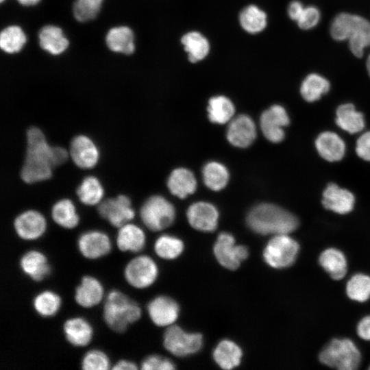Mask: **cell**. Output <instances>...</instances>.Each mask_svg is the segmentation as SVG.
<instances>
[{
	"label": "cell",
	"instance_id": "6da1fadb",
	"mask_svg": "<svg viewBox=\"0 0 370 370\" xmlns=\"http://www.w3.org/2000/svg\"><path fill=\"white\" fill-rule=\"evenodd\" d=\"M68 151L62 147L49 145L42 132L31 127L27 132V149L21 171V179L31 184L49 180L54 167L64 163Z\"/></svg>",
	"mask_w": 370,
	"mask_h": 370
},
{
	"label": "cell",
	"instance_id": "7a4b0ae2",
	"mask_svg": "<svg viewBox=\"0 0 370 370\" xmlns=\"http://www.w3.org/2000/svg\"><path fill=\"white\" fill-rule=\"evenodd\" d=\"M247 223L254 232L262 234H289L299 225L291 212L272 204L264 203L254 207L248 213Z\"/></svg>",
	"mask_w": 370,
	"mask_h": 370
},
{
	"label": "cell",
	"instance_id": "3957f363",
	"mask_svg": "<svg viewBox=\"0 0 370 370\" xmlns=\"http://www.w3.org/2000/svg\"><path fill=\"white\" fill-rule=\"evenodd\" d=\"M330 34L336 40H348L352 53L360 58L370 46V21L360 15L340 13L331 23Z\"/></svg>",
	"mask_w": 370,
	"mask_h": 370
},
{
	"label": "cell",
	"instance_id": "277c9868",
	"mask_svg": "<svg viewBox=\"0 0 370 370\" xmlns=\"http://www.w3.org/2000/svg\"><path fill=\"white\" fill-rule=\"evenodd\" d=\"M140 317L141 309L136 301L117 290L108 293L103 305V317L112 330L122 333Z\"/></svg>",
	"mask_w": 370,
	"mask_h": 370
},
{
	"label": "cell",
	"instance_id": "5b68a950",
	"mask_svg": "<svg viewBox=\"0 0 370 370\" xmlns=\"http://www.w3.org/2000/svg\"><path fill=\"white\" fill-rule=\"evenodd\" d=\"M361 356L349 339H333L319 354V360L325 365L340 370H354L358 367Z\"/></svg>",
	"mask_w": 370,
	"mask_h": 370
},
{
	"label": "cell",
	"instance_id": "8992f818",
	"mask_svg": "<svg viewBox=\"0 0 370 370\" xmlns=\"http://www.w3.org/2000/svg\"><path fill=\"white\" fill-rule=\"evenodd\" d=\"M140 214L147 227L152 231H160L173 223L175 210L173 205L164 197L154 195L145 201Z\"/></svg>",
	"mask_w": 370,
	"mask_h": 370
},
{
	"label": "cell",
	"instance_id": "52a82bcc",
	"mask_svg": "<svg viewBox=\"0 0 370 370\" xmlns=\"http://www.w3.org/2000/svg\"><path fill=\"white\" fill-rule=\"evenodd\" d=\"M299 249L298 243L288 234H277L268 242L263 257L271 267L283 269L293 264Z\"/></svg>",
	"mask_w": 370,
	"mask_h": 370
},
{
	"label": "cell",
	"instance_id": "ba28073f",
	"mask_svg": "<svg viewBox=\"0 0 370 370\" xmlns=\"http://www.w3.org/2000/svg\"><path fill=\"white\" fill-rule=\"evenodd\" d=\"M203 336L199 333H188L177 325L166 329L164 334L165 348L175 356L184 357L199 351Z\"/></svg>",
	"mask_w": 370,
	"mask_h": 370
},
{
	"label": "cell",
	"instance_id": "9c48e42d",
	"mask_svg": "<svg viewBox=\"0 0 370 370\" xmlns=\"http://www.w3.org/2000/svg\"><path fill=\"white\" fill-rule=\"evenodd\" d=\"M123 273L130 285L136 288H145L155 282L158 269L150 257L141 255L132 259L125 267Z\"/></svg>",
	"mask_w": 370,
	"mask_h": 370
},
{
	"label": "cell",
	"instance_id": "30bf717a",
	"mask_svg": "<svg viewBox=\"0 0 370 370\" xmlns=\"http://www.w3.org/2000/svg\"><path fill=\"white\" fill-rule=\"evenodd\" d=\"M214 254L218 262L224 267L234 270L245 260L249 251L243 245H236L234 236L227 232L221 233L214 245Z\"/></svg>",
	"mask_w": 370,
	"mask_h": 370
},
{
	"label": "cell",
	"instance_id": "8fae6325",
	"mask_svg": "<svg viewBox=\"0 0 370 370\" xmlns=\"http://www.w3.org/2000/svg\"><path fill=\"white\" fill-rule=\"evenodd\" d=\"M97 210L103 219L116 227H120L128 223L135 216L130 199L123 195L101 201L98 205Z\"/></svg>",
	"mask_w": 370,
	"mask_h": 370
},
{
	"label": "cell",
	"instance_id": "7c38bea8",
	"mask_svg": "<svg viewBox=\"0 0 370 370\" xmlns=\"http://www.w3.org/2000/svg\"><path fill=\"white\" fill-rule=\"evenodd\" d=\"M290 120L285 108L280 105H273L264 110L260 118V126L265 138L273 143L281 142L284 138V127Z\"/></svg>",
	"mask_w": 370,
	"mask_h": 370
},
{
	"label": "cell",
	"instance_id": "4fadbf2b",
	"mask_svg": "<svg viewBox=\"0 0 370 370\" xmlns=\"http://www.w3.org/2000/svg\"><path fill=\"white\" fill-rule=\"evenodd\" d=\"M77 247L84 258L95 260L109 254L111 243L106 233L99 230H90L79 236Z\"/></svg>",
	"mask_w": 370,
	"mask_h": 370
},
{
	"label": "cell",
	"instance_id": "5bb4252c",
	"mask_svg": "<svg viewBox=\"0 0 370 370\" xmlns=\"http://www.w3.org/2000/svg\"><path fill=\"white\" fill-rule=\"evenodd\" d=\"M46 227L44 216L36 210H26L18 214L14 221L16 234L25 241L38 239L45 233Z\"/></svg>",
	"mask_w": 370,
	"mask_h": 370
},
{
	"label": "cell",
	"instance_id": "9a60e30c",
	"mask_svg": "<svg viewBox=\"0 0 370 370\" xmlns=\"http://www.w3.org/2000/svg\"><path fill=\"white\" fill-rule=\"evenodd\" d=\"M186 215L190 225L197 230L212 232L217 227L219 212L210 203L198 201L191 204Z\"/></svg>",
	"mask_w": 370,
	"mask_h": 370
},
{
	"label": "cell",
	"instance_id": "2e32d148",
	"mask_svg": "<svg viewBox=\"0 0 370 370\" xmlns=\"http://www.w3.org/2000/svg\"><path fill=\"white\" fill-rule=\"evenodd\" d=\"M256 137V125L249 116L238 115L229 123L227 138L232 145L246 148L252 144Z\"/></svg>",
	"mask_w": 370,
	"mask_h": 370
},
{
	"label": "cell",
	"instance_id": "e0dca14e",
	"mask_svg": "<svg viewBox=\"0 0 370 370\" xmlns=\"http://www.w3.org/2000/svg\"><path fill=\"white\" fill-rule=\"evenodd\" d=\"M69 155L79 168L88 169L94 167L99 160V151L93 141L85 135L73 138Z\"/></svg>",
	"mask_w": 370,
	"mask_h": 370
},
{
	"label": "cell",
	"instance_id": "ac0fdd59",
	"mask_svg": "<svg viewBox=\"0 0 370 370\" xmlns=\"http://www.w3.org/2000/svg\"><path fill=\"white\" fill-rule=\"evenodd\" d=\"M151 320L158 326L172 324L179 315L180 308L177 302L166 296H158L147 305Z\"/></svg>",
	"mask_w": 370,
	"mask_h": 370
},
{
	"label": "cell",
	"instance_id": "d6986e66",
	"mask_svg": "<svg viewBox=\"0 0 370 370\" xmlns=\"http://www.w3.org/2000/svg\"><path fill=\"white\" fill-rule=\"evenodd\" d=\"M354 203V195L334 183L329 184L323 193V206L338 214H343L351 212Z\"/></svg>",
	"mask_w": 370,
	"mask_h": 370
},
{
	"label": "cell",
	"instance_id": "ffe728a7",
	"mask_svg": "<svg viewBox=\"0 0 370 370\" xmlns=\"http://www.w3.org/2000/svg\"><path fill=\"white\" fill-rule=\"evenodd\" d=\"M19 266L23 273L35 282H40L51 273V266L45 255L40 251L32 249L22 255Z\"/></svg>",
	"mask_w": 370,
	"mask_h": 370
},
{
	"label": "cell",
	"instance_id": "44dd1931",
	"mask_svg": "<svg viewBox=\"0 0 370 370\" xmlns=\"http://www.w3.org/2000/svg\"><path fill=\"white\" fill-rule=\"evenodd\" d=\"M103 296V288L95 277L85 275L75 288L74 299L83 308H91L97 305Z\"/></svg>",
	"mask_w": 370,
	"mask_h": 370
},
{
	"label": "cell",
	"instance_id": "7402d4cb",
	"mask_svg": "<svg viewBox=\"0 0 370 370\" xmlns=\"http://www.w3.org/2000/svg\"><path fill=\"white\" fill-rule=\"evenodd\" d=\"M315 147L319 154L329 162L341 160L345 153V144L343 139L337 134L330 131L323 132L318 136Z\"/></svg>",
	"mask_w": 370,
	"mask_h": 370
},
{
	"label": "cell",
	"instance_id": "603a6c76",
	"mask_svg": "<svg viewBox=\"0 0 370 370\" xmlns=\"http://www.w3.org/2000/svg\"><path fill=\"white\" fill-rule=\"evenodd\" d=\"M63 332L66 341L75 347L86 346L93 333L88 321L80 317L66 319L63 324Z\"/></svg>",
	"mask_w": 370,
	"mask_h": 370
},
{
	"label": "cell",
	"instance_id": "cb8c5ba5",
	"mask_svg": "<svg viewBox=\"0 0 370 370\" xmlns=\"http://www.w3.org/2000/svg\"><path fill=\"white\" fill-rule=\"evenodd\" d=\"M145 245V235L138 226L127 223L119 227L116 245L121 251L136 253L140 251Z\"/></svg>",
	"mask_w": 370,
	"mask_h": 370
},
{
	"label": "cell",
	"instance_id": "d4e9b609",
	"mask_svg": "<svg viewBox=\"0 0 370 370\" xmlns=\"http://www.w3.org/2000/svg\"><path fill=\"white\" fill-rule=\"evenodd\" d=\"M167 186L173 195L184 199L195 191L197 181L192 171L185 168H177L171 172Z\"/></svg>",
	"mask_w": 370,
	"mask_h": 370
},
{
	"label": "cell",
	"instance_id": "484cf974",
	"mask_svg": "<svg viewBox=\"0 0 370 370\" xmlns=\"http://www.w3.org/2000/svg\"><path fill=\"white\" fill-rule=\"evenodd\" d=\"M134 36L132 30L127 26L110 29L106 37L108 47L114 52L130 55L135 50Z\"/></svg>",
	"mask_w": 370,
	"mask_h": 370
},
{
	"label": "cell",
	"instance_id": "4316f807",
	"mask_svg": "<svg viewBox=\"0 0 370 370\" xmlns=\"http://www.w3.org/2000/svg\"><path fill=\"white\" fill-rule=\"evenodd\" d=\"M38 38L41 48L52 55L63 53L69 44L62 30L54 25L44 26L39 32Z\"/></svg>",
	"mask_w": 370,
	"mask_h": 370
},
{
	"label": "cell",
	"instance_id": "83f0119b",
	"mask_svg": "<svg viewBox=\"0 0 370 370\" xmlns=\"http://www.w3.org/2000/svg\"><path fill=\"white\" fill-rule=\"evenodd\" d=\"M181 42L185 51L188 53V58L191 63L204 60L209 53V41L199 32H187L182 37Z\"/></svg>",
	"mask_w": 370,
	"mask_h": 370
},
{
	"label": "cell",
	"instance_id": "f1b7e54d",
	"mask_svg": "<svg viewBox=\"0 0 370 370\" xmlns=\"http://www.w3.org/2000/svg\"><path fill=\"white\" fill-rule=\"evenodd\" d=\"M336 123L339 127L350 134H356L365 127L363 114L352 103L339 106L336 112Z\"/></svg>",
	"mask_w": 370,
	"mask_h": 370
},
{
	"label": "cell",
	"instance_id": "f546056e",
	"mask_svg": "<svg viewBox=\"0 0 370 370\" xmlns=\"http://www.w3.org/2000/svg\"><path fill=\"white\" fill-rule=\"evenodd\" d=\"M242 355L241 347L230 340L219 342L213 352L215 362L224 369H232L239 365Z\"/></svg>",
	"mask_w": 370,
	"mask_h": 370
},
{
	"label": "cell",
	"instance_id": "4dcf8cb0",
	"mask_svg": "<svg viewBox=\"0 0 370 370\" xmlns=\"http://www.w3.org/2000/svg\"><path fill=\"white\" fill-rule=\"evenodd\" d=\"M321 266L336 280L344 278L347 273V261L344 254L337 249L329 248L319 256Z\"/></svg>",
	"mask_w": 370,
	"mask_h": 370
},
{
	"label": "cell",
	"instance_id": "1f68e13d",
	"mask_svg": "<svg viewBox=\"0 0 370 370\" xmlns=\"http://www.w3.org/2000/svg\"><path fill=\"white\" fill-rule=\"evenodd\" d=\"M241 27L249 34L262 32L267 25V14L256 5H249L244 8L238 17Z\"/></svg>",
	"mask_w": 370,
	"mask_h": 370
},
{
	"label": "cell",
	"instance_id": "d6a6232c",
	"mask_svg": "<svg viewBox=\"0 0 370 370\" xmlns=\"http://www.w3.org/2000/svg\"><path fill=\"white\" fill-rule=\"evenodd\" d=\"M330 86V82L326 78L317 73H310L302 81L300 93L306 101L314 102L327 93Z\"/></svg>",
	"mask_w": 370,
	"mask_h": 370
},
{
	"label": "cell",
	"instance_id": "836d02e7",
	"mask_svg": "<svg viewBox=\"0 0 370 370\" xmlns=\"http://www.w3.org/2000/svg\"><path fill=\"white\" fill-rule=\"evenodd\" d=\"M51 217L56 223L66 229L74 228L79 221L73 203L68 199L55 203L51 208Z\"/></svg>",
	"mask_w": 370,
	"mask_h": 370
},
{
	"label": "cell",
	"instance_id": "e575fe53",
	"mask_svg": "<svg viewBox=\"0 0 370 370\" xmlns=\"http://www.w3.org/2000/svg\"><path fill=\"white\" fill-rule=\"evenodd\" d=\"M234 112L233 103L225 96H215L208 101V118L214 123L224 124L228 122L232 119Z\"/></svg>",
	"mask_w": 370,
	"mask_h": 370
},
{
	"label": "cell",
	"instance_id": "d590c367",
	"mask_svg": "<svg viewBox=\"0 0 370 370\" xmlns=\"http://www.w3.org/2000/svg\"><path fill=\"white\" fill-rule=\"evenodd\" d=\"M203 178L208 188L219 191L227 185L229 173L223 164L217 162H210L204 166Z\"/></svg>",
	"mask_w": 370,
	"mask_h": 370
},
{
	"label": "cell",
	"instance_id": "8d00e7d4",
	"mask_svg": "<svg viewBox=\"0 0 370 370\" xmlns=\"http://www.w3.org/2000/svg\"><path fill=\"white\" fill-rule=\"evenodd\" d=\"M77 195L82 203L88 206L99 204L103 196V188L99 180L94 176L86 177L77 189Z\"/></svg>",
	"mask_w": 370,
	"mask_h": 370
},
{
	"label": "cell",
	"instance_id": "74e56055",
	"mask_svg": "<svg viewBox=\"0 0 370 370\" xmlns=\"http://www.w3.org/2000/svg\"><path fill=\"white\" fill-rule=\"evenodd\" d=\"M33 307L41 317L53 316L59 310L61 298L51 291H43L38 293L33 299Z\"/></svg>",
	"mask_w": 370,
	"mask_h": 370
},
{
	"label": "cell",
	"instance_id": "f35d334b",
	"mask_svg": "<svg viewBox=\"0 0 370 370\" xmlns=\"http://www.w3.org/2000/svg\"><path fill=\"white\" fill-rule=\"evenodd\" d=\"M27 38L22 29L17 25H10L3 29L0 34L1 49L8 53L20 51Z\"/></svg>",
	"mask_w": 370,
	"mask_h": 370
},
{
	"label": "cell",
	"instance_id": "ab89813d",
	"mask_svg": "<svg viewBox=\"0 0 370 370\" xmlns=\"http://www.w3.org/2000/svg\"><path fill=\"white\" fill-rule=\"evenodd\" d=\"M154 250L157 255L164 259H174L184 250L183 242L170 235H162L155 242Z\"/></svg>",
	"mask_w": 370,
	"mask_h": 370
},
{
	"label": "cell",
	"instance_id": "60d3db41",
	"mask_svg": "<svg viewBox=\"0 0 370 370\" xmlns=\"http://www.w3.org/2000/svg\"><path fill=\"white\" fill-rule=\"evenodd\" d=\"M346 291L353 300L367 301L370 297V277L362 273L354 275L347 282Z\"/></svg>",
	"mask_w": 370,
	"mask_h": 370
},
{
	"label": "cell",
	"instance_id": "b9f144b4",
	"mask_svg": "<svg viewBox=\"0 0 370 370\" xmlns=\"http://www.w3.org/2000/svg\"><path fill=\"white\" fill-rule=\"evenodd\" d=\"M103 0H75L73 12L75 19L86 22L94 19L98 14Z\"/></svg>",
	"mask_w": 370,
	"mask_h": 370
},
{
	"label": "cell",
	"instance_id": "7bdbcfd3",
	"mask_svg": "<svg viewBox=\"0 0 370 370\" xmlns=\"http://www.w3.org/2000/svg\"><path fill=\"white\" fill-rule=\"evenodd\" d=\"M110 361L107 355L99 349H90L83 356L82 369L84 370H107Z\"/></svg>",
	"mask_w": 370,
	"mask_h": 370
},
{
	"label": "cell",
	"instance_id": "ee69618b",
	"mask_svg": "<svg viewBox=\"0 0 370 370\" xmlns=\"http://www.w3.org/2000/svg\"><path fill=\"white\" fill-rule=\"evenodd\" d=\"M321 19L319 10L313 5L305 7L297 23L302 29H310L317 26Z\"/></svg>",
	"mask_w": 370,
	"mask_h": 370
},
{
	"label": "cell",
	"instance_id": "f6af8a7d",
	"mask_svg": "<svg viewBox=\"0 0 370 370\" xmlns=\"http://www.w3.org/2000/svg\"><path fill=\"white\" fill-rule=\"evenodd\" d=\"M175 368L172 361L158 355L149 356L141 363L143 370H172Z\"/></svg>",
	"mask_w": 370,
	"mask_h": 370
},
{
	"label": "cell",
	"instance_id": "bcb514c9",
	"mask_svg": "<svg viewBox=\"0 0 370 370\" xmlns=\"http://www.w3.org/2000/svg\"><path fill=\"white\" fill-rule=\"evenodd\" d=\"M356 152L360 158L370 161V131L365 132L358 138Z\"/></svg>",
	"mask_w": 370,
	"mask_h": 370
},
{
	"label": "cell",
	"instance_id": "7dc6e473",
	"mask_svg": "<svg viewBox=\"0 0 370 370\" xmlns=\"http://www.w3.org/2000/svg\"><path fill=\"white\" fill-rule=\"evenodd\" d=\"M304 8L305 7L301 2L297 0L292 1L291 2H290L287 9L288 16L293 21L297 22L300 17Z\"/></svg>",
	"mask_w": 370,
	"mask_h": 370
},
{
	"label": "cell",
	"instance_id": "c3c4849f",
	"mask_svg": "<svg viewBox=\"0 0 370 370\" xmlns=\"http://www.w3.org/2000/svg\"><path fill=\"white\" fill-rule=\"evenodd\" d=\"M357 332L359 336L365 340H370V316L364 317L358 323Z\"/></svg>",
	"mask_w": 370,
	"mask_h": 370
},
{
	"label": "cell",
	"instance_id": "681fc988",
	"mask_svg": "<svg viewBox=\"0 0 370 370\" xmlns=\"http://www.w3.org/2000/svg\"><path fill=\"white\" fill-rule=\"evenodd\" d=\"M136 365L127 360H120L112 367V370H134L137 369Z\"/></svg>",
	"mask_w": 370,
	"mask_h": 370
},
{
	"label": "cell",
	"instance_id": "f907efd6",
	"mask_svg": "<svg viewBox=\"0 0 370 370\" xmlns=\"http://www.w3.org/2000/svg\"><path fill=\"white\" fill-rule=\"evenodd\" d=\"M18 3L25 6H31L37 4L40 0H17Z\"/></svg>",
	"mask_w": 370,
	"mask_h": 370
},
{
	"label": "cell",
	"instance_id": "816d5d0a",
	"mask_svg": "<svg viewBox=\"0 0 370 370\" xmlns=\"http://www.w3.org/2000/svg\"><path fill=\"white\" fill-rule=\"evenodd\" d=\"M366 66H367V70L368 71V73L370 76V54L369 55L368 58H367V62H366Z\"/></svg>",
	"mask_w": 370,
	"mask_h": 370
},
{
	"label": "cell",
	"instance_id": "f5cc1de1",
	"mask_svg": "<svg viewBox=\"0 0 370 370\" xmlns=\"http://www.w3.org/2000/svg\"><path fill=\"white\" fill-rule=\"evenodd\" d=\"M4 0H0L1 3L3 2Z\"/></svg>",
	"mask_w": 370,
	"mask_h": 370
},
{
	"label": "cell",
	"instance_id": "db71d44e",
	"mask_svg": "<svg viewBox=\"0 0 370 370\" xmlns=\"http://www.w3.org/2000/svg\"><path fill=\"white\" fill-rule=\"evenodd\" d=\"M369 369H370V367H369Z\"/></svg>",
	"mask_w": 370,
	"mask_h": 370
}]
</instances>
